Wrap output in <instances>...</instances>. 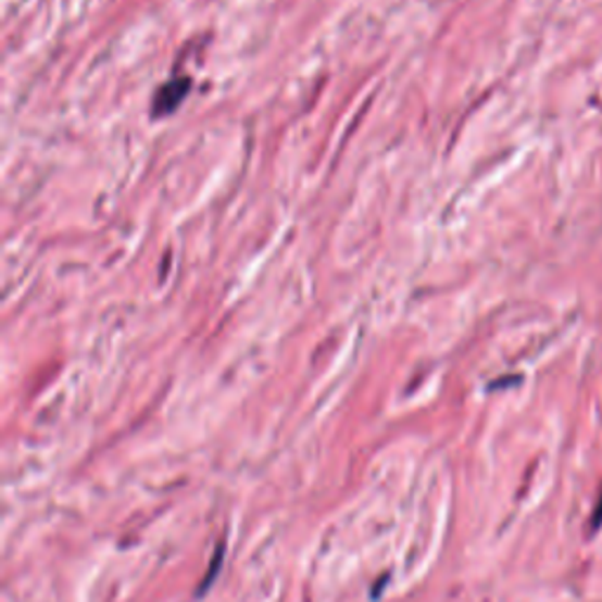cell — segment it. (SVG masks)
Returning <instances> with one entry per match:
<instances>
[{"label": "cell", "mask_w": 602, "mask_h": 602, "mask_svg": "<svg viewBox=\"0 0 602 602\" xmlns=\"http://www.w3.org/2000/svg\"><path fill=\"white\" fill-rule=\"evenodd\" d=\"M598 529H602V487H600V494L595 499L593 515H591V532H598Z\"/></svg>", "instance_id": "obj_1"}, {"label": "cell", "mask_w": 602, "mask_h": 602, "mask_svg": "<svg viewBox=\"0 0 602 602\" xmlns=\"http://www.w3.org/2000/svg\"><path fill=\"white\" fill-rule=\"evenodd\" d=\"M222 555H224V549H220V551H217V555H214V561H212V572H210V577H205V579H203V589H200V593H203V591H208V589H210V584H212L214 575H217V572H220Z\"/></svg>", "instance_id": "obj_2"}]
</instances>
